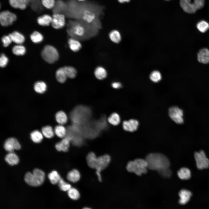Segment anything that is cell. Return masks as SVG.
Listing matches in <instances>:
<instances>
[{"label": "cell", "instance_id": "1", "mask_svg": "<svg viewBox=\"0 0 209 209\" xmlns=\"http://www.w3.org/2000/svg\"><path fill=\"white\" fill-rule=\"evenodd\" d=\"M145 159L148 163L147 168L151 170L158 171L170 166V162L167 158L161 153L149 154L147 156Z\"/></svg>", "mask_w": 209, "mask_h": 209}, {"label": "cell", "instance_id": "2", "mask_svg": "<svg viewBox=\"0 0 209 209\" xmlns=\"http://www.w3.org/2000/svg\"><path fill=\"white\" fill-rule=\"evenodd\" d=\"M148 163L145 159L136 158L133 161H130L126 166V169L129 172H134L140 176L142 174L147 172Z\"/></svg>", "mask_w": 209, "mask_h": 209}, {"label": "cell", "instance_id": "3", "mask_svg": "<svg viewBox=\"0 0 209 209\" xmlns=\"http://www.w3.org/2000/svg\"><path fill=\"white\" fill-rule=\"evenodd\" d=\"M45 177L44 172L42 170L36 168L33 171V173L27 172L24 177V181L29 185L32 186H38L43 182Z\"/></svg>", "mask_w": 209, "mask_h": 209}, {"label": "cell", "instance_id": "4", "mask_svg": "<svg viewBox=\"0 0 209 209\" xmlns=\"http://www.w3.org/2000/svg\"><path fill=\"white\" fill-rule=\"evenodd\" d=\"M43 59L49 63H52L57 61L59 54L57 50L54 47L49 45L45 46L42 53Z\"/></svg>", "mask_w": 209, "mask_h": 209}, {"label": "cell", "instance_id": "5", "mask_svg": "<svg viewBox=\"0 0 209 209\" xmlns=\"http://www.w3.org/2000/svg\"><path fill=\"white\" fill-rule=\"evenodd\" d=\"M68 32L72 37L78 39L85 38L87 32L84 26L81 24L76 23L68 30Z\"/></svg>", "mask_w": 209, "mask_h": 209}, {"label": "cell", "instance_id": "6", "mask_svg": "<svg viewBox=\"0 0 209 209\" xmlns=\"http://www.w3.org/2000/svg\"><path fill=\"white\" fill-rule=\"evenodd\" d=\"M111 159L110 156L107 154L102 155L97 158L95 169L96 170V173L100 181H102L101 172L109 165Z\"/></svg>", "mask_w": 209, "mask_h": 209}, {"label": "cell", "instance_id": "7", "mask_svg": "<svg viewBox=\"0 0 209 209\" xmlns=\"http://www.w3.org/2000/svg\"><path fill=\"white\" fill-rule=\"evenodd\" d=\"M169 116L175 123L181 124L183 123L184 113L183 110L177 106L170 107L168 111Z\"/></svg>", "mask_w": 209, "mask_h": 209}, {"label": "cell", "instance_id": "8", "mask_svg": "<svg viewBox=\"0 0 209 209\" xmlns=\"http://www.w3.org/2000/svg\"><path fill=\"white\" fill-rule=\"evenodd\" d=\"M196 165L199 170L206 169L209 167V160L206 157L204 152L201 150L194 153Z\"/></svg>", "mask_w": 209, "mask_h": 209}, {"label": "cell", "instance_id": "9", "mask_svg": "<svg viewBox=\"0 0 209 209\" xmlns=\"http://www.w3.org/2000/svg\"><path fill=\"white\" fill-rule=\"evenodd\" d=\"M17 18V16L15 14L8 10L3 11L0 14V22L3 26L12 25Z\"/></svg>", "mask_w": 209, "mask_h": 209}, {"label": "cell", "instance_id": "10", "mask_svg": "<svg viewBox=\"0 0 209 209\" xmlns=\"http://www.w3.org/2000/svg\"><path fill=\"white\" fill-rule=\"evenodd\" d=\"M51 23L52 27L55 29L63 28L65 24V18L64 15L59 13H54L52 16Z\"/></svg>", "mask_w": 209, "mask_h": 209}, {"label": "cell", "instance_id": "11", "mask_svg": "<svg viewBox=\"0 0 209 209\" xmlns=\"http://www.w3.org/2000/svg\"><path fill=\"white\" fill-rule=\"evenodd\" d=\"M3 147L5 150L9 152H12L14 149L19 150L21 146L19 142L16 138L10 137L5 141Z\"/></svg>", "mask_w": 209, "mask_h": 209}, {"label": "cell", "instance_id": "12", "mask_svg": "<svg viewBox=\"0 0 209 209\" xmlns=\"http://www.w3.org/2000/svg\"><path fill=\"white\" fill-rule=\"evenodd\" d=\"M139 125L138 121L136 119H132L125 120L122 123V127L125 131L133 132L137 130Z\"/></svg>", "mask_w": 209, "mask_h": 209}, {"label": "cell", "instance_id": "13", "mask_svg": "<svg viewBox=\"0 0 209 209\" xmlns=\"http://www.w3.org/2000/svg\"><path fill=\"white\" fill-rule=\"evenodd\" d=\"M72 139L71 137L68 136H66L61 141L56 144L55 146L56 149L59 151H62L64 152L68 151Z\"/></svg>", "mask_w": 209, "mask_h": 209}, {"label": "cell", "instance_id": "14", "mask_svg": "<svg viewBox=\"0 0 209 209\" xmlns=\"http://www.w3.org/2000/svg\"><path fill=\"white\" fill-rule=\"evenodd\" d=\"M180 3L182 9L187 13H194L197 10L194 3H192L191 0H180Z\"/></svg>", "mask_w": 209, "mask_h": 209}, {"label": "cell", "instance_id": "15", "mask_svg": "<svg viewBox=\"0 0 209 209\" xmlns=\"http://www.w3.org/2000/svg\"><path fill=\"white\" fill-rule=\"evenodd\" d=\"M197 59L198 62L202 64H206L209 63V50L206 48L200 49L197 53Z\"/></svg>", "mask_w": 209, "mask_h": 209}, {"label": "cell", "instance_id": "16", "mask_svg": "<svg viewBox=\"0 0 209 209\" xmlns=\"http://www.w3.org/2000/svg\"><path fill=\"white\" fill-rule=\"evenodd\" d=\"M179 195L180 197L179 203L181 205H184L190 200L192 194L190 191L183 189L180 191Z\"/></svg>", "mask_w": 209, "mask_h": 209}, {"label": "cell", "instance_id": "17", "mask_svg": "<svg viewBox=\"0 0 209 209\" xmlns=\"http://www.w3.org/2000/svg\"><path fill=\"white\" fill-rule=\"evenodd\" d=\"M68 44L70 49L75 52L78 51L82 48V44L79 40L73 37L69 39Z\"/></svg>", "mask_w": 209, "mask_h": 209}, {"label": "cell", "instance_id": "18", "mask_svg": "<svg viewBox=\"0 0 209 209\" xmlns=\"http://www.w3.org/2000/svg\"><path fill=\"white\" fill-rule=\"evenodd\" d=\"M81 175L78 170L74 169L69 172L67 174V178L68 180L72 183H76L80 179Z\"/></svg>", "mask_w": 209, "mask_h": 209}, {"label": "cell", "instance_id": "19", "mask_svg": "<svg viewBox=\"0 0 209 209\" xmlns=\"http://www.w3.org/2000/svg\"><path fill=\"white\" fill-rule=\"evenodd\" d=\"M52 19V16L48 14H44L38 17L37 21L40 26H47L51 24Z\"/></svg>", "mask_w": 209, "mask_h": 209}, {"label": "cell", "instance_id": "20", "mask_svg": "<svg viewBox=\"0 0 209 209\" xmlns=\"http://www.w3.org/2000/svg\"><path fill=\"white\" fill-rule=\"evenodd\" d=\"M94 75L97 79L102 80L107 78V73L106 70L104 67L99 66L96 68Z\"/></svg>", "mask_w": 209, "mask_h": 209}, {"label": "cell", "instance_id": "21", "mask_svg": "<svg viewBox=\"0 0 209 209\" xmlns=\"http://www.w3.org/2000/svg\"><path fill=\"white\" fill-rule=\"evenodd\" d=\"M8 35L10 37L12 41L17 44H21L25 41V37L24 35L18 32L14 31Z\"/></svg>", "mask_w": 209, "mask_h": 209}, {"label": "cell", "instance_id": "22", "mask_svg": "<svg viewBox=\"0 0 209 209\" xmlns=\"http://www.w3.org/2000/svg\"><path fill=\"white\" fill-rule=\"evenodd\" d=\"M9 1L12 7L21 10L26 8L28 2L26 0H9Z\"/></svg>", "mask_w": 209, "mask_h": 209}, {"label": "cell", "instance_id": "23", "mask_svg": "<svg viewBox=\"0 0 209 209\" xmlns=\"http://www.w3.org/2000/svg\"><path fill=\"white\" fill-rule=\"evenodd\" d=\"M5 159L9 165L11 166L17 165L19 161L18 157L13 152H9L8 154L6 156Z\"/></svg>", "mask_w": 209, "mask_h": 209}, {"label": "cell", "instance_id": "24", "mask_svg": "<svg viewBox=\"0 0 209 209\" xmlns=\"http://www.w3.org/2000/svg\"><path fill=\"white\" fill-rule=\"evenodd\" d=\"M97 158L95 154L93 152H90L88 154L86 157V161L89 167L95 169Z\"/></svg>", "mask_w": 209, "mask_h": 209}, {"label": "cell", "instance_id": "25", "mask_svg": "<svg viewBox=\"0 0 209 209\" xmlns=\"http://www.w3.org/2000/svg\"><path fill=\"white\" fill-rule=\"evenodd\" d=\"M55 118L57 122L60 125H63L66 123L68 120L67 116L63 111H58L55 115Z\"/></svg>", "mask_w": 209, "mask_h": 209}, {"label": "cell", "instance_id": "26", "mask_svg": "<svg viewBox=\"0 0 209 209\" xmlns=\"http://www.w3.org/2000/svg\"><path fill=\"white\" fill-rule=\"evenodd\" d=\"M43 135L42 132L36 130L32 131L30 134V138L34 143H38L42 142L43 138Z\"/></svg>", "mask_w": 209, "mask_h": 209}, {"label": "cell", "instance_id": "27", "mask_svg": "<svg viewBox=\"0 0 209 209\" xmlns=\"http://www.w3.org/2000/svg\"><path fill=\"white\" fill-rule=\"evenodd\" d=\"M179 177L181 179L188 180L191 177V174L190 170L186 167H182L177 172Z\"/></svg>", "mask_w": 209, "mask_h": 209}, {"label": "cell", "instance_id": "28", "mask_svg": "<svg viewBox=\"0 0 209 209\" xmlns=\"http://www.w3.org/2000/svg\"><path fill=\"white\" fill-rule=\"evenodd\" d=\"M82 19L87 23L92 22L96 18L95 14L92 12L87 10H85L82 15Z\"/></svg>", "mask_w": 209, "mask_h": 209}, {"label": "cell", "instance_id": "29", "mask_svg": "<svg viewBox=\"0 0 209 209\" xmlns=\"http://www.w3.org/2000/svg\"><path fill=\"white\" fill-rule=\"evenodd\" d=\"M64 71L67 78L74 79L77 76V71L74 67L70 66H66L63 67Z\"/></svg>", "mask_w": 209, "mask_h": 209}, {"label": "cell", "instance_id": "30", "mask_svg": "<svg viewBox=\"0 0 209 209\" xmlns=\"http://www.w3.org/2000/svg\"><path fill=\"white\" fill-rule=\"evenodd\" d=\"M56 77L57 81L60 83H64L67 78L63 67L58 69L56 73Z\"/></svg>", "mask_w": 209, "mask_h": 209}, {"label": "cell", "instance_id": "31", "mask_svg": "<svg viewBox=\"0 0 209 209\" xmlns=\"http://www.w3.org/2000/svg\"><path fill=\"white\" fill-rule=\"evenodd\" d=\"M54 131L55 134L57 136L61 138L65 137L67 133L65 127L63 125L60 124L55 127Z\"/></svg>", "mask_w": 209, "mask_h": 209}, {"label": "cell", "instance_id": "32", "mask_svg": "<svg viewBox=\"0 0 209 209\" xmlns=\"http://www.w3.org/2000/svg\"><path fill=\"white\" fill-rule=\"evenodd\" d=\"M42 132L44 136L46 138H50L53 137L55 134L52 127L50 125H46L42 128Z\"/></svg>", "mask_w": 209, "mask_h": 209}, {"label": "cell", "instance_id": "33", "mask_svg": "<svg viewBox=\"0 0 209 209\" xmlns=\"http://www.w3.org/2000/svg\"><path fill=\"white\" fill-rule=\"evenodd\" d=\"M34 88L35 91L37 93L42 94L46 90L47 86L46 83L42 81H38L34 84Z\"/></svg>", "mask_w": 209, "mask_h": 209}, {"label": "cell", "instance_id": "34", "mask_svg": "<svg viewBox=\"0 0 209 209\" xmlns=\"http://www.w3.org/2000/svg\"><path fill=\"white\" fill-rule=\"evenodd\" d=\"M110 39L113 42L118 43L121 40V36L120 32L117 30L111 31L109 34Z\"/></svg>", "mask_w": 209, "mask_h": 209}, {"label": "cell", "instance_id": "35", "mask_svg": "<svg viewBox=\"0 0 209 209\" xmlns=\"http://www.w3.org/2000/svg\"><path fill=\"white\" fill-rule=\"evenodd\" d=\"M108 122L113 125H117L120 123V118L119 115L116 113H112L108 118Z\"/></svg>", "mask_w": 209, "mask_h": 209}, {"label": "cell", "instance_id": "36", "mask_svg": "<svg viewBox=\"0 0 209 209\" xmlns=\"http://www.w3.org/2000/svg\"><path fill=\"white\" fill-rule=\"evenodd\" d=\"M51 183L53 184H55L58 183L61 178L56 171H53L50 173L48 175Z\"/></svg>", "mask_w": 209, "mask_h": 209}, {"label": "cell", "instance_id": "37", "mask_svg": "<svg viewBox=\"0 0 209 209\" xmlns=\"http://www.w3.org/2000/svg\"><path fill=\"white\" fill-rule=\"evenodd\" d=\"M67 191L68 195L71 199L77 200L80 198V193L77 189L71 187Z\"/></svg>", "mask_w": 209, "mask_h": 209}, {"label": "cell", "instance_id": "38", "mask_svg": "<svg viewBox=\"0 0 209 209\" xmlns=\"http://www.w3.org/2000/svg\"><path fill=\"white\" fill-rule=\"evenodd\" d=\"M30 38L33 42L38 43L42 41L43 37L41 33L38 31H35L30 35Z\"/></svg>", "mask_w": 209, "mask_h": 209}, {"label": "cell", "instance_id": "39", "mask_svg": "<svg viewBox=\"0 0 209 209\" xmlns=\"http://www.w3.org/2000/svg\"><path fill=\"white\" fill-rule=\"evenodd\" d=\"M197 27L200 32L204 33L209 29V24L206 21L202 20L197 24Z\"/></svg>", "mask_w": 209, "mask_h": 209}, {"label": "cell", "instance_id": "40", "mask_svg": "<svg viewBox=\"0 0 209 209\" xmlns=\"http://www.w3.org/2000/svg\"><path fill=\"white\" fill-rule=\"evenodd\" d=\"M13 53L17 55H24L26 52L25 47L23 46L17 45L14 46L12 49Z\"/></svg>", "mask_w": 209, "mask_h": 209}, {"label": "cell", "instance_id": "41", "mask_svg": "<svg viewBox=\"0 0 209 209\" xmlns=\"http://www.w3.org/2000/svg\"><path fill=\"white\" fill-rule=\"evenodd\" d=\"M150 78L154 82H158L161 79V75L159 72L157 71H153L150 74Z\"/></svg>", "mask_w": 209, "mask_h": 209}, {"label": "cell", "instance_id": "42", "mask_svg": "<svg viewBox=\"0 0 209 209\" xmlns=\"http://www.w3.org/2000/svg\"><path fill=\"white\" fill-rule=\"evenodd\" d=\"M42 5L47 9H51L55 7L56 2L55 0H41Z\"/></svg>", "mask_w": 209, "mask_h": 209}, {"label": "cell", "instance_id": "43", "mask_svg": "<svg viewBox=\"0 0 209 209\" xmlns=\"http://www.w3.org/2000/svg\"><path fill=\"white\" fill-rule=\"evenodd\" d=\"M58 183L60 189L64 191H68L71 187L70 184L66 183L62 178Z\"/></svg>", "mask_w": 209, "mask_h": 209}, {"label": "cell", "instance_id": "44", "mask_svg": "<svg viewBox=\"0 0 209 209\" xmlns=\"http://www.w3.org/2000/svg\"><path fill=\"white\" fill-rule=\"evenodd\" d=\"M158 172L161 176L165 178L170 177L172 174V171L169 168L164 169Z\"/></svg>", "mask_w": 209, "mask_h": 209}, {"label": "cell", "instance_id": "45", "mask_svg": "<svg viewBox=\"0 0 209 209\" xmlns=\"http://www.w3.org/2000/svg\"><path fill=\"white\" fill-rule=\"evenodd\" d=\"M1 40L3 43V46L5 47L8 46L12 41L9 35H5L3 37Z\"/></svg>", "mask_w": 209, "mask_h": 209}, {"label": "cell", "instance_id": "46", "mask_svg": "<svg viewBox=\"0 0 209 209\" xmlns=\"http://www.w3.org/2000/svg\"><path fill=\"white\" fill-rule=\"evenodd\" d=\"M8 59L6 55L3 54H1L0 58V65L1 67H5L7 64Z\"/></svg>", "mask_w": 209, "mask_h": 209}, {"label": "cell", "instance_id": "47", "mask_svg": "<svg viewBox=\"0 0 209 209\" xmlns=\"http://www.w3.org/2000/svg\"><path fill=\"white\" fill-rule=\"evenodd\" d=\"M194 3L197 10L202 8L204 5V0H194Z\"/></svg>", "mask_w": 209, "mask_h": 209}, {"label": "cell", "instance_id": "48", "mask_svg": "<svg viewBox=\"0 0 209 209\" xmlns=\"http://www.w3.org/2000/svg\"><path fill=\"white\" fill-rule=\"evenodd\" d=\"M111 86L113 88L115 89L120 88L122 87V84L120 83L117 82H112L111 83Z\"/></svg>", "mask_w": 209, "mask_h": 209}, {"label": "cell", "instance_id": "49", "mask_svg": "<svg viewBox=\"0 0 209 209\" xmlns=\"http://www.w3.org/2000/svg\"><path fill=\"white\" fill-rule=\"evenodd\" d=\"M118 1L121 3H123L125 2H128L130 0H118Z\"/></svg>", "mask_w": 209, "mask_h": 209}, {"label": "cell", "instance_id": "50", "mask_svg": "<svg viewBox=\"0 0 209 209\" xmlns=\"http://www.w3.org/2000/svg\"><path fill=\"white\" fill-rule=\"evenodd\" d=\"M78 0V1H84L85 0Z\"/></svg>", "mask_w": 209, "mask_h": 209}]
</instances>
